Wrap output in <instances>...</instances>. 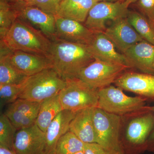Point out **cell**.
<instances>
[{
    "instance_id": "32",
    "label": "cell",
    "mask_w": 154,
    "mask_h": 154,
    "mask_svg": "<svg viewBox=\"0 0 154 154\" xmlns=\"http://www.w3.org/2000/svg\"><path fill=\"white\" fill-rule=\"evenodd\" d=\"M83 152L85 154H112L97 143H85Z\"/></svg>"
},
{
    "instance_id": "17",
    "label": "cell",
    "mask_w": 154,
    "mask_h": 154,
    "mask_svg": "<svg viewBox=\"0 0 154 154\" xmlns=\"http://www.w3.org/2000/svg\"><path fill=\"white\" fill-rule=\"evenodd\" d=\"M124 54L131 69L154 75V45L143 40L133 45Z\"/></svg>"
},
{
    "instance_id": "5",
    "label": "cell",
    "mask_w": 154,
    "mask_h": 154,
    "mask_svg": "<svg viewBox=\"0 0 154 154\" xmlns=\"http://www.w3.org/2000/svg\"><path fill=\"white\" fill-rule=\"evenodd\" d=\"M94 119L97 143L112 154H125L120 134L121 116L96 107Z\"/></svg>"
},
{
    "instance_id": "14",
    "label": "cell",
    "mask_w": 154,
    "mask_h": 154,
    "mask_svg": "<svg viewBox=\"0 0 154 154\" xmlns=\"http://www.w3.org/2000/svg\"><path fill=\"white\" fill-rule=\"evenodd\" d=\"M104 33L116 49L124 54L130 48L143 40L128 20L121 18L112 21Z\"/></svg>"
},
{
    "instance_id": "16",
    "label": "cell",
    "mask_w": 154,
    "mask_h": 154,
    "mask_svg": "<svg viewBox=\"0 0 154 154\" xmlns=\"http://www.w3.org/2000/svg\"><path fill=\"white\" fill-rule=\"evenodd\" d=\"M56 17V38L69 42L89 45L94 33L84 23L61 17Z\"/></svg>"
},
{
    "instance_id": "3",
    "label": "cell",
    "mask_w": 154,
    "mask_h": 154,
    "mask_svg": "<svg viewBox=\"0 0 154 154\" xmlns=\"http://www.w3.org/2000/svg\"><path fill=\"white\" fill-rule=\"evenodd\" d=\"M121 117V141L134 146L147 144L154 128V112L149 106Z\"/></svg>"
},
{
    "instance_id": "35",
    "label": "cell",
    "mask_w": 154,
    "mask_h": 154,
    "mask_svg": "<svg viewBox=\"0 0 154 154\" xmlns=\"http://www.w3.org/2000/svg\"><path fill=\"white\" fill-rule=\"evenodd\" d=\"M97 2H108V1H124V0H95Z\"/></svg>"
},
{
    "instance_id": "13",
    "label": "cell",
    "mask_w": 154,
    "mask_h": 154,
    "mask_svg": "<svg viewBox=\"0 0 154 154\" xmlns=\"http://www.w3.org/2000/svg\"><path fill=\"white\" fill-rule=\"evenodd\" d=\"M13 150L17 154H45V132L36 124L17 131Z\"/></svg>"
},
{
    "instance_id": "29",
    "label": "cell",
    "mask_w": 154,
    "mask_h": 154,
    "mask_svg": "<svg viewBox=\"0 0 154 154\" xmlns=\"http://www.w3.org/2000/svg\"><path fill=\"white\" fill-rule=\"evenodd\" d=\"M8 106L26 115L37 118L40 102L19 98Z\"/></svg>"
},
{
    "instance_id": "4",
    "label": "cell",
    "mask_w": 154,
    "mask_h": 154,
    "mask_svg": "<svg viewBox=\"0 0 154 154\" xmlns=\"http://www.w3.org/2000/svg\"><path fill=\"white\" fill-rule=\"evenodd\" d=\"M66 83L53 69H46L28 77L19 98L41 102L59 94Z\"/></svg>"
},
{
    "instance_id": "19",
    "label": "cell",
    "mask_w": 154,
    "mask_h": 154,
    "mask_svg": "<svg viewBox=\"0 0 154 154\" xmlns=\"http://www.w3.org/2000/svg\"><path fill=\"white\" fill-rule=\"evenodd\" d=\"M77 112L63 110L51 122L45 132V154H55L58 141L69 131L71 122Z\"/></svg>"
},
{
    "instance_id": "25",
    "label": "cell",
    "mask_w": 154,
    "mask_h": 154,
    "mask_svg": "<svg viewBox=\"0 0 154 154\" xmlns=\"http://www.w3.org/2000/svg\"><path fill=\"white\" fill-rule=\"evenodd\" d=\"M18 17L14 6H11L5 0L0 2V30L1 39H2L11 26Z\"/></svg>"
},
{
    "instance_id": "20",
    "label": "cell",
    "mask_w": 154,
    "mask_h": 154,
    "mask_svg": "<svg viewBox=\"0 0 154 154\" xmlns=\"http://www.w3.org/2000/svg\"><path fill=\"white\" fill-rule=\"evenodd\" d=\"M96 3L95 0H62L55 16L84 23Z\"/></svg>"
},
{
    "instance_id": "9",
    "label": "cell",
    "mask_w": 154,
    "mask_h": 154,
    "mask_svg": "<svg viewBox=\"0 0 154 154\" xmlns=\"http://www.w3.org/2000/svg\"><path fill=\"white\" fill-rule=\"evenodd\" d=\"M128 69L129 68L125 66L95 59L81 72L78 79L91 88L99 90L114 84Z\"/></svg>"
},
{
    "instance_id": "18",
    "label": "cell",
    "mask_w": 154,
    "mask_h": 154,
    "mask_svg": "<svg viewBox=\"0 0 154 154\" xmlns=\"http://www.w3.org/2000/svg\"><path fill=\"white\" fill-rule=\"evenodd\" d=\"M87 108L78 111L71 122L69 131L84 143H97L94 122V109Z\"/></svg>"
},
{
    "instance_id": "1",
    "label": "cell",
    "mask_w": 154,
    "mask_h": 154,
    "mask_svg": "<svg viewBox=\"0 0 154 154\" xmlns=\"http://www.w3.org/2000/svg\"><path fill=\"white\" fill-rule=\"evenodd\" d=\"M51 42L48 57L52 68L65 81L78 79L81 72L95 60L87 45L57 38Z\"/></svg>"
},
{
    "instance_id": "22",
    "label": "cell",
    "mask_w": 154,
    "mask_h": 154,
    "mask_svg": "<svg viewBox=\"0 0 154 154\" xmlns=\"http://www.w3.org/2000/svg\"><path fill=\"white\" fill-rule=\"evenodd\" d=\"M127 18L142 38L154 45V26L149 20L136 11H129Z\"/></svg>"
},
{
    "instance_id": "36",
    "label": "cell",
    "mask_w": 154,
    "mask_h": 154,
    "mask_svg": "<svg viewBox=\"0 0 154 154\" xmlns=\"http://www.w3.org/2000/svg\"><path fill=\"white\" fill-rule=\"evenodd\" d=\"M75 154H85V153L83 151H80L76 153Z\"/></svg>"
},
{
    "instance_id": "30",
    "label": "cell",
    "mask_w": 154,
    "mask_h": 154,
    "mask_svg": "<svg viewBox=\"0 0 154 154\" xmlns=\"http://www.w3.org/2000/svg\"><path fill=\"white\" fill-rule=\"evenodd\" d=\"M62 0H31L23 2L27 5L37 7L42 11L56 16L60 4Z\"/></svg>"
},
{
    "instance_id": "34",
    "label": "cell",
    "mask_w": 154,
    "mask_h": 154,
    "mask_svg": "<svg viewBox=\"0 0 154 154\" xmlns=\"http://www.w3.org/2000/svg\"><path fill=\"white\" fill-rule=\"evenodd\" d=\"M149 109L152 110V112H154V106H149ZM148 143L152 144H154V128L151 134L149 137L148 140Z\"/></svg>"
},
{
    "instance_id": "10",
    "label": "cell",
    "mask_w": 154,
    "mask_h": 154,
    "mask_svg": "<svg viewBox=\"0 0 154 154\" xmlns=\"http://www.w3.org/2000/svg\"><path fill=\"white\" fill-rule=\"evenodd\" d=\"M18 17L30 23L41 31L51 41L56 38V17L34 6L18 2L14 5Z\"/></svg>"
},
{
    "instance_id": "33",
    "label": "cell",
    "mask_w": 154,
    "mask_h": 154,
    "mask_svg": "<svg viewBox=\"0 0 154 154\" xmlns=\"http://www.w3.org/2000/svg\"><path fill=\"white\" fill-rule=\"evenodd\" d=\"M0 154H17L14 150L0 145Z\"/></svg>"
},
{
    "instance_id": "23",
    "label": "cell",
    "mask_w": 154,
    "mask_h": 154,
    "mask_svg": "<svg viewBox=\"0 0 154 154\" xmlns=\"http://www.w3.org/2000/svg\"><path fill=\"white\" fill-rule=\"evenodd\" d=\"M29 77L16 69L5 55H1L0 85H19L25 82Z\"/></svg>"
},
{
    "instance_id": "7",
    "label": "cell",
    "mask_w": 154,
    "mask_h": 154,
    "mask_svg": "<svg viewBox=\"0 0 154 154\" xmlns=\"http://www.w3.org/2000/svg\"><path fill=\"white\" fill-rule=\"evenodd\" d=\"M65 88L60 92V100L63 110L77 112L98 106V90L91 88L79 79L66 81Z\"/></svg>"
},
{
    "instance_id": "40",
    "label": "cell",
    "mask_w": 154,
    "mask_h": 154,
    "mask_svg": "<svg viewBox=\"0 0 154 154\" xmlns=\"http://www.w3.org/2000/svg\"><path fill=\"white\" fill-rule=\"evenodd\" d=\"M153 67H154V65H153Z\"/></svg>"
},
{
    "instance_id": "28",
    "label": "cell",
    "mask_w": 154,
    "mask_h": 154,
    "mask_svg": "<svg viewBox=\"0 0 154 154\" xmlns=\"http://www.w3.org/2000/svg\"><path fill=\"white\" fill-rule=\"evenodd\" d=\"M25 82L19 85H0V104L1 107H3L8 104L13 103L19 99L24 89Z\"/></svg>"
},
{
    "instance_id": "37",
    "label": "cell",
    "mask_w": 154,
    "mask_h": 154,
    "mask_svg": "<svg viewBox=\"0 0 154 154\" xmlns=\"http://www.w3.org/2000/svg\"><path fill=\"white\" fill-rule=\"evenodd\" d=\"M18 1V2H24V0H17Z\"/></svg>"
},
{
    "instance_id": "27",
    "label": "cell",
    "mask_w": 154,
    "mask_h": 154,
    "mask_svg": "<svg viewBox=\"0 0 154 154\" xmlns=\"http://www.w3.org/2000/svg\"><path fill=\"white\" fill-rule=\"evenodd\" d=\"M4 113L17 130L28 128L36 123V118L26 115L9 106Z\"/></svg>"
},
{
    "instance_id": "38",
    "label": "cell",
    "mask_w": 154,
    "mask_h": 154,
    "mask_svg": "<svg viewBox=\"0 0 154 154\" xmlns=\"http://www.w3.org/2000/svg\"><path fill=\"white\" fill-rule=\"evenodd\" d=\"M31 1V0H24V2H29V1Z\"/></svg>"
},
{
    "instance_id": "31",
    "label": "cell",
    "mask_w": 154,
    "mask_h": 154,
    "mask_svg": "<svg viewBox=\"0 0 154 154\" xmlns=\"http://www.w3.org/2000/svg\"><path fill=\"white\" fill-rule=\"evenodd\" d=\"M137 6L142 14L154 26V0H138Z\"/></svg>"
},
{
    "instance_id": "24",
    "label": "cell",
    "mask_w": 154,
    "mask_h": 154,
    "mask_svg": "<svg viewBox=\"0 0 154 154\" xmlns=\"http://www.w3.org/2000/svg\"><path fill=\"white\" fill-rule=\"evenodd\" d=\"M85 143L75 135L69 131L58 141L55 154H75L83 151Z\"/></svg>"
},
{
    "instance_id": "6",
    "label": "cell",
    "mask_w": 154,
    "mask_h": 154,
    "mask_svg": "<svg viewBox=\"0 0 154 154\" xmlns=\"http://www.w3.org/2000/svg\"><path fill=\"white\" fill-rule=\"evenodd\" d=\"M98 95L97 107L121 116L142 109L147 101L141 96H127L121 88L112 85L99 89Z\"/></svg>"
},
{
    "instance_id": "2",
    "label": "cell",
    "mask_w": 154,
    "mask_h": 154,
    "mask_svg": "<svg viewBox=\"0 0 154 154\" xmlns=\"http://www.w3.org/2000/svg\"><path fill=\"white\" fill-rule=\"evenodd\" d=\"M1 42L11 51L48 57L51 42L41 31L18 17Z\"/></svg>"
},
{
    "instance_id": "12",
    "label": "cell",
    "mask_w": 154,
    "mask_h": 154,
    "mask_svg": "<svg viewBox=\"0 0 154 154\" xmlns=\"http://www.w3.org/2000/svg\"><path fill=\"white\" fill-rule=\"evenodd\" d=\"M5 55L10 63L18 71L28 76L39 72L52 68L50 58L48 57L29 53L20 51H11Z\"/></svg>"
},
{
    "instance_id": "39",
    "label": "cell",
    "mask_w": 154,
    "mask_h": 154,
    "mask_svg": "<svg viewBox=\"0 0 154 154\" xmlns=\"http://www.w3.org/2000/svg\"><path fill=\"white\" fill-rule=\"evenodd\" d=\"M135 1V2H137V1L138 0H134Z\"/></svg>"
},
{
    "instance_id": "11",
    "label": "cell",
    "mask_w": 154,
    "mask_h": 154,
    "mask_svg": "<svg viewBox=\"0 0 154 154\" xmlns=\"http://www.w3.org/2000/svg\"><path fill=\"white\" fill-rule=\"evenodd\" d=\"M116 87L147 100L154 101V75L134 71L124 72L114 83Z\"/></svg>"
},
{
    "instance_id": "26",
    "label": "cell",
    "mask_w": 154,
    "mask_h": 154,
    "mask_svg": "<svg viewBox=\"0 0 154 154\" xmlns=\"http://www.w3.org/2000/svg\"><path fill=\"white\" fill-rule=\"evenodd\" d=\"M4 113L0 116V145L13 150V144L17 131Z\"/></svg>"
},
{
    "instance_id": "8",
    "label": "cell",
    "mask_w": 154,
    "mask_h": 154,
    "mask_svg": "<svg viewBox=\"0 0 154 154\" xmlns=\"http://www.w3.org/2000/svg\"><path fill=\"white\" fill-rule=\"evenodd\" d=\"M135 2L134 0L98 2L90 10L84 25L94 33L104 32L107 20L127 18L130 5Z\"/></svg>"
},
{
    "instance_id": "15",
    "label": "cell",
    "mask_w": 154,
    "mask_h": 154,
    "mask_svg": "<svg viewBox=\"0 0 154 154\" xmlns=\"http://www.w3.org/2000/svg\"><path fill=\"white\" fill-rule=\"evenodd\" d=\"M88 46L95 59L131 69L126 57L116 50L114 45L104 32L94 33V38Z\"/></svg>"
},
{
    "instance_id": "21",
    "label": "cell",
    "mask_w": 154,
    "mask_h": 154,
    "mask_svg": "<svg viewBox=\"0 0 154 154\" xmlns=\"http://www.w3.org/2000/svg\"><path fill=\"white\" fill-rule=\"evenodd\" d=\"M63 110L58 94L45 99L40 102V108L36 124L41 130L45 132L51 122Z\"/></svg>"
}]
</instances>
